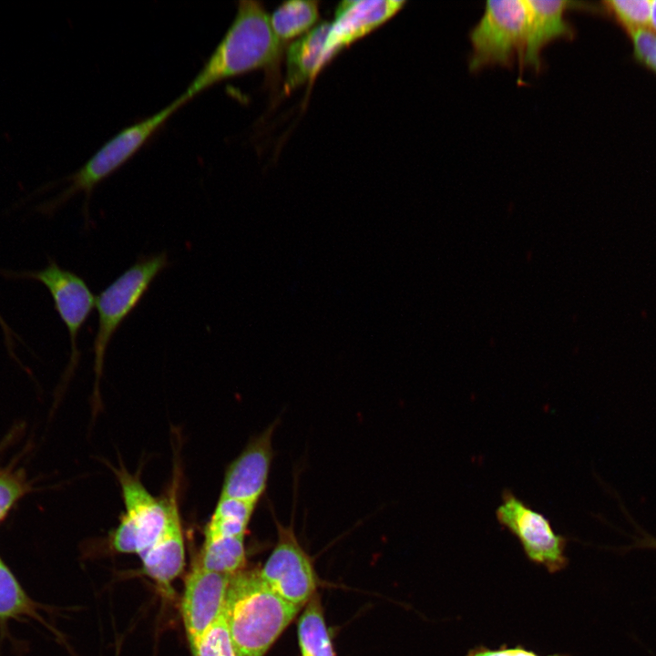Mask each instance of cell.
I'll list each match as a JSON object with an SVG mask.
<instances>
[{"label": "cell", "instance_id": "cell-1", "mask_svg": "<svg viewBox=\"0 0 656 656\" xmlns=\"http://www.w3.org/2000/svg\"><path fill=\"white\" fill-rule=\"evenodd\" d=\"M282 48L263 5L239 1L231 25L181 94L190 101L223 80L270 67L280 59Z\"/></svg>", "mask_w": 656, "mask_h": 656}, {"label": "cell", "instance_id": "cell-2", "mask_svg": "<svg viewBox=\"0 0 656 656\" xmlns=\"http://www.w3.org/2000/svg\"><path fill=\"white\" fill-rule=\"evenodd\" d=\"M300 610L275 594L259 569L231 576L223 614L236 656H264Z\"/></svg>", "mask_w": 656, "mask_h": 656}, {"label": "cell", "instance_id": "cell-3", "mask_svg": "<svg viewBox=\"0 0 656 656\" xmlns=\"http://www.w3.org/2000/svg\"><path fill=\"white\" fill-rule=\"evenodd\" d=\"M190 100L182 94L154 114L130 124L108 139L76 171L60 181L66 188L37 210L51 215L78 193L85 196V213L94 189L132 158L164 123Z\"/></svg>", "mask_w": 656, "mask_h": 656}, {"label": "cell", "instance_id": "cell-4", "mask_svg": "<svg viewBox=\"0 0 656 656\" xmlns=\"http://www.w3.org/2000/svg\"><path fill=\"white\" fill-rule=\"evenodd\" d=\"M169 264L166 251L141 256L97 297L98 324L94 341L96 395L103 374L105 354L112 337L140 302L151 283Z\"/></svg>", "mask_w": 656, "mask_h": 656}, {"label": "cell", "instance_id": "cell-5", "mask_svg": "<svg viewBox=\"0 0 656 656\" xmlns=\"http://www.w3.org/2000/svg\"><path fill=\"white\" fill-rule=\"evenodd\" d=\"M525 0L487 1L483 15L469 33L468 67L477 72L488 67H511L521 62L526 36Z\"/></svg>", "mask_w": 656, "mask_h": 656}, {"label": "cell", "instance_id": "cell-6", "mask_svg": "<svg viewBox=\"0 0 656 656\" xmlns=\"http://www.w3.org/2000/svg\"><path fill=\"white\" fill-rule=\"evenodd\" d=\"M125 512L111 535V547L118 553L143 556L163 532L169 516L167 499L155 497L138 475L124 466L114 468Z\"/></svg>", "mask_w": 656, "mask_h": 656}, {"label": "cell", "instance_id": "cell-7", "mask_svg": "<svg viewBox=\"0 0 656 656\" xmlns=\"http://www.w3.org/2000/svg\"><path fill=\"white\" fill-rule=\"evenodd\" d=\"M496 517L498 523L518 539L531 562L544 566L550 573L567 567L568 538L557 534L545 515L532 508L512 490L505 488L502 491Z\"/></svg>", "mask_w": 656, "mask_h": 656}, {"label": "cell", "instance_id": "cell-8", "mask_svg": "<svg viewBox=\"0 0 656 656\" xmlns=\"http://www.w3.org/2000/svg\"><path fill=\"white\" fill-rule=\"evenodd\" d=\"M274 522L277 542L259 574L275 594L302 609L315 594L314 569L296 538L292 524L283 526L276 518Z\"/></svg>", "mask_w": 656, "mask_h": 656}, {"label": "cell", "instance_id": "cell-9", "mask_svg": "<svg viewBox=\"0 0 656 656\" xmlns=\"http://www.w3.org/2000/svg\"><path fill=\"white\" fill-rule=\"evenodd\" d=\"M6 275L34 280L47 289L67 330L71 346L69 367L73 369L80 355L77 336L96 307L97 298L87 282L75 272L62 268L54 260H49L47 265L38 271L6 272Z\"/></svg>", "mask_w": 656, "mask_h": 656}, {"label": "cell", "instance_id": "cell-10", "mask_svg": "<svg viewBox=\"0 0 656 656\" xmlns=\"http://www.w3.org/2000/svg\"><path fill=\"white\" fill-rule=\"evenodd\" d=\"M231 578L197 561L186 578L181 615L193 655L204 633L223 613Z\"/></svg>", "mask_w": 656, "mask_h": 656}, {"label": "cell", "instance_id": "cell-11", "mask_svg": "<svg viewBox=\"0 0 656 656\" xmlns=\"http://www.w3.org/2000/svg\"><path fill=\"white\" fill-rule=\"evenodd\" d=\"M277 422L252 437L241 454L228 466L220 497L257 504L264 494L274 451L272 436Z\"/></svg>", "mask_w": 656, "mask_h": 656}, {"label": "cell", "instance_id": "cell-12", "mask_svg": "<svg viewBox=\"0 0 656 656\" xmlns=\"http://www.w3.org/2000/svg\"><path fill=\"white\" fill-rule=\"evenodd\" d=\"M527 27L525 46L520 64L535 71L542 67V51L551 42L559 39L570 40L575 36L573 26L566 14L574 8L600 12V6L573 1L525 0Z\"/></svg>", "mask_w": 656, "mask_h": 656}, {"label": "cell", "instance_id": "cell-13", "mask_svg": "<svg viewBox=\"0 0 656 656\" xmlns=\"http://www.w3.org/2000/svg\"><path fill=\"white\" fill-rule=\"evenodd\" d=\"M405 5L404 0L341 2L335 10L325 45L327 62L346 46L384 25Z\"/></svg>", "mask_w": 656, "mask_h": 656}, {"label": "cell", "instance_id": "cell-14", "mask_svg": "<svg viewBox=\"0 0 656 656\" xmlns=\"http://www.w3.org/2000/svg\"><path fill=\"white\" fill-rule=\"evenodd\" d=\"M167 500L169 516L166 527L140 559L144 572L169 590L171 582L181 573L185 565V544L176 484Z\"/></svg>", "mask_w": 656, "mask_h": 656}, {"label": "cell", "instance_id": "cell-15", "mask_svg": "<svg viewBox=\"0 0 656 656\" xmlns=\"http://www.w3.org/2000/svg\"><path fill=\"white\" fill-rule=\"evenodd\" d=\"M331 23H318L292 41L286 51V88L292 90L312 80L328 63L325 45Z\"/></svg>", "mask_w": 656, "mask_h": 656}, {"label": "cell", "instance_id": "cell-16", "mask_svg": "<svg viewBox=\"0 0 656 656\" xmlns=\"http://www.w3.org/2000/svg\"><path fill=\"white\" fill-rule=\"evenodd\" d=\"M319 15L317 1H287L272 13L270 24L274 36L283 46L313 29L318 23Z\"/></svg>", "mask_w": 656, "mask_h": 656}, {"label": "cell", "instance_id": "cell-17", "mask_svg": "<svg viewBox=\"0 0 656 656\" xmlns=\"http://www.w3.org/2000/svg\"><path fill=\"white\" fill-rule=\"evenodd\" d=\"M203 568L227 576L244 569L246 552L244 537H204L198 559Z\"/></svg>", "mask_w": 656, "mask_h": 656}, {"label": "cell", "instance_id": "cell-18", "mask_svg": "<svg viewBox=\"0 0 656 656\" xmlns=\"http://www.w3.org/2000/svg\"><path fill=\"white\" fill-rule=\"evenodd\" d=\"M257 504L219 497L204 537H245Z\"/></svg>", "mask_w": 656, "mask_h": 656}, {"label": "cell", "instance_id": "cell-19", "mask_svg": "<svg viewBox=\"0 0 656 656\" xmlns=\"http://www.w3.org/2000/svg\"><path fill=\"white\" fill-rule=\"evenodd\" d=\"M298 623V639L302 656H334L320 603L314 596L306 604Z\"/></svg>", "mask_w": 656, "mask_h": 656}, {"label": "cell", "instance_id": "cell-20", "mask_svg": "<svg viewBox=\"0 0 656 656\" xmlns=\"http://www.w3.org/2000/svg\"><path fill=\"white\" fill-rule=\"evenodd\" d=\"M22 617L38 618L37 605L0 557V621Z\"/></svg>", "mask_w": 656, "mask_h": 656}, {"label": "cell", "instance_id": "cell-21", "mask_svg": "<svg viewBox=\"0 0 656 656\" xmlns=\"http://www.w3.org/2000/svg\"><path fill=\"white\" fill-rule=\"evenodd\" d=\"M601 13L609 15L628 36L651 26L652 1L608 0L601 2Z\"/></svg>", "mask_w": 656, "mask_h": 656}, {"label": "cell", "instance_id": "cell-22", "mask_svg": "<svg viewBox=\"0 0 656 656\" xmlns=\"http://www.w3.org/2000/svg\"><path fill=\"white\" fill-rule=\"evenodd\" d=\"M193 656H236L223 613L204 633Z\"/></svg>", "mask_w": 656, "mask_h": 656}, {"label": "cell", "instance_id": "cell-23", "mask_svg": "<svg viewBox=\"0 0 656 656\" xmlns=\"http://www.w3.org/2000/svg\"><path fill=\"white\" fill-rule=\"evenodd\" d=\"M28 490L23 470L0 469V521Z\"/></svg>", "mask_w": 656, "mask_h": 656}, {"label": "cell", "instance_id": "cell-24", "mask_svg": "<svg viewBox=\"0 0 656 656\" xmlns=\"http://www.w3.org/2000/svg\"><path fill=\"white\" fill-rule=\"evenodd\" d=\"M634 60L656 74V33L651 29L638 31L629 36Z\"/></svg>", "mask_w": 656, "mask_h": 656}, {"label": "cell", "instance_id": "cell-25", "mask_svg": "<svg viewBox=\"0 0 656 656\" xmlns=\"http://www.w3.org/2000/svg\"><path fill=\"white\" fill-rule=\"evenodd\" d=\"M466 656H542L534 651L528 650L520 645L507 647L501 645L497 649H491L483 645L477 646L468 651ZM547 656H569L564 654H550Z\"/></svg>", "mask_w": 656, "mask_h": 656}, {"label": "cell", "instance_id": "cell-26", "mask_svg": "<svg viewBox=\"0 0 656 656\" xmlns=\"http://www.w3.org/2000/svg\"><path fill=\"white\" fill-rule=\"evenodd\" d=\"M0 327L4 333L5 343L8 347L9 351L12 352L16 335H15L14 332L11 330V328L9 327L7 323L5 321V319L3 318L1 313H0Z\"/></svg>", "mask_w": 656, "mask_h": 656}, {"label": "cell", "instance_id": "cell-27", "mask_svg": "<svg viewBox=\"0 0 656 656\" xmlns=\"http://www.w3.org/2000/svg\"><path fill=\"white\" fill-rule=\"evenodd\" d=\"M636 548H647L656 549V538L643 533V536L636 539L634 544Z\"/></svg>", "mask_w": 656, "mask_h": 656}, {"label": "cell", "instance_id": "cell-28", "mask_svg": "<svg viewBox=\"0 0 656 656\" xmlns=\"http://www.w3.org/2000/svg\"><path fill=\"white\" fill-rule=\"evenodd\" d=\"M651 28L656 32V0L652 1Z\"/></svg>", "mask_w": 656, "mask_h": 656}, {"label": "cell", "instance_id": "cell-29", "mask_svg": "<svg viewBox=\"0 0 656 656\" xmlns=\"http://www.w3.org/2000/svg\"><path fill=\"white\" fill-rule=\"evenodd\" d=\"M2 446H3V445H0V450H1Z\"/></svg>", "mask_w": 656, "mask_h": 656}]
</instances>
